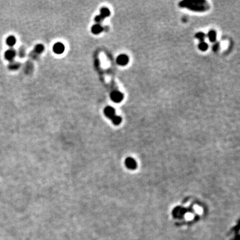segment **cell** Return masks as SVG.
I'll use <instances>...</instances> for the list:
<instances>
[{"label": "cell", "instance_id": "1", "mask_svg": "<svg viewBox=\"0 0 240 240\" xmlns=\"http://www.w3.org/2000/svg\"><path fill=\"white\" fill-rule=\"evenodd\" d=\"M180 6L196 11H203L207 8L205 1H183Z\"/></svg>", "mask_w": 240, "mask_h": 240}, {"label": "cell", "instance_id": "2", "mask_svg": "<svg viewBox=\"0 0 240 240\" xmlns=\"http://www.w3.org/2000/svg\"><path fill=\"white\" fill-rule=\"evenodd\" d=\"M111 99L115 103H120L123 99V95L118 91H113L111 93Z\"/></svg>", "mask_w": 240, "mask_h": 240}, {"label": "cell", "instance_id": "3", "mask_svg": "<svg viewBox=\"0 0 240 240\" xmlns=\"http://www.w3.org/2000/svg\"><path fill=\"white\" fill-rule=\"evenodd\" d=\"M129 62V58L126 55L122 54L117 57L116 62L120 66H126Z\"/></svg>", "mask_w": 240, "mask_h": 240}, {"label": "cell", "instance_id": "4", "mask_svg": "<svg viewBox=\"0 0 240 240\" xmlns=\"http://www.w3.org/2000/svg\"><path fill=\"white\" fill-rule=\"evenodd\" d=\"M65 50V47L63 43L61 42H57L53 46V52L56 54L60 55L63 53Z\"/></svg>", "mask_w": 240, "mask_h": 240}, {"label": "cell", "instance_id": "5", "mask_svg": "<svg viewBox=\"0 0 240 240\" xmlns=\"http://www.w3.org/2000/svg\"><path fill=\"white\" fill-rule=\"evenodd\" d=\"M125 165L130 170H135L137 167L136 162L131 157H128L125 161Z\"/></svg>", "mask_w": 240, "mask_h": 240}, {"label": "cell", "instance_id": "6", "mask_svg": "<svg viewBox=\"0 0 240 240\" xmlns=\"http://www.w3.org/2000/svg\"><path fill=\"white\" fill-rule=\"evenodd\" d=\"M104 113L106 116L108 118L112 119L115 115V110L113 107L111 106H107L104 110Z\"/></svg>", "mask_w": 240, "mask_h": 240}, {"label": "cell", "instance_id": "7", "mask_svg": "<svg viewBox=\"0 0 240 240\" xmlns=\"http://www.w3.org/2000/svg\"><path fill=\"white\" fill-rule=\"evenodd\" d=\"M16 51L13 49H9L6 51L5 53V57L7 60L11 62L16 56Z\"/></svg>", "mask_w": 240, "mask_h": 240}, {"label": "cell", "instance_id": "8", "mask_svg": "<svg viewBox=\"0 0 240 240\" xmlns=\"http://www.w3.org/2000/svg\"><path fill=\"white\" fill-rule=\"evenodd\" d=\"M92 32L95 35H98L103 31V27L100 24H95L91 28Z\"/></svg>", "mask_w": 240, "mask_h": 240}, {"label": "cell", "instance_id": "9", "mask_svg": "<svg viewBox=\"0 0 240 240\" xmlns=\"http://www.w3.org/2000/svg\"><path fill=\"white\" fill-rule=\"evenodd\" d=\"M111 15L110 11L108 8L107 7H102L100 10V15L103 17L105 19V18L109 17Z\"/></svg>", "mask_w": 240, "mask_h": 240}, {"label": "cell", "instance_id": "10", "mask_svg": "<svg viewBox=\"0 0 240 240\" xmlns=\"http://www.w3.org/2000/svg\"><path fill=\"white\" fill-rule=\"evenodd\" d=\"M6 43L8 46L13 47L16 43V39L13 36L8 37L6 40Z\"/></svg>", "mask_w": 240, "mask_h": 240}, {"label": "cell", "instance_id": "11", "mask_svg": "<svg viewBox=\"0 0 240 240\" xmlns=\"http://www.w3.org/2000/svg\"><path fill=\"white\" fill-rule=\"evenodd\" d=\"M207 37L211 42H214L216 40V33L214 30H211L207 34Z\"/></svg>", "mask_w": 240, "mask_h": 240}, {"label": "cell", "instance_id": "12", "mask_svg": "<svg viewBox=\"0 0 240 240\" xmlns=\"http://www.w3.org/2000/svg\"><path fill=\"white\" fill-rule=\"evenodd\" d=\"M20 63L16 61H11L10 62V65H8V68L10 70H17L20 67Z\"/></svg>", "mask_w": 240, "mask_h": 240}, {"label": "cell", "instance_id": "13", "mask_svg": "<svg viewBox=\"0 0 240 240\" xmlns=\"http://www.w3.org/2000/svg\"><path fill=\"white\" fill-rule=\"evenodd\" d=\"M198 48L201 51H206L208 49V45L205 41H202L198 44Z\"/></svg>", "mask_w": 240, "mask_h": 240}, {"label": "cell", "instance_id": "14", "mask_svg": "<svg viewBox=\"0 0 240 240\" xmlns=\"http://www.w3.org/2000/svg\"><path fill=\"white\" fill-rule=\"evenodd\" d=\"M111 121H112L113 124L115 125H118L119 124L121 123L122 122V118L120 116L115 115L113 117V118L111 119Z\"/></svg>", "mask_w": 240, "mask_h": 240}, {"label": "cell", "instance_id": "15", "mask_svg": "<svg viewBox=\"0 0 240 240\" xmlns=\"http://www.w3.org/2000/svg\"><path fill=\"white\" fill-rule=\"evenodd\" d=\"M45 50V47L42 44H38L35 47V51L37 53H41Z\"/></svg>", "mask_w": 240, "mask_h": 240}, {"label": "cell", "instance_id": "16", "mask_svg": "<svg viewBox=\"0 0 240 240\" xmlns=\"http://www.w3.org/2000/svg\"><path fill=\"white\" fill-rule=\"evenodd\" d=\"M195 37L198 40H200L201 42H202V41H203L205 39L206 35L205 33H203V32H198V33H197L195 35Z\"/></svg>", "mask_w": 240, "mask_h": 240}, {"label": "cell", "instance_id": "17", "mask_svg": "<svg viewBox=\"0 0 240 240\" xmlns=\"http://www.w3.org/2000/svg\"><path fill=\"white\" fill-rule=\"evenodd\" d=\"M103 20H104V18L100 15L96 16L95 17V21L96 22L97 24H99V23H101Z\"/></svg>", "mask_w": 240, "mask_h": 240}, {"label": "cell", "instance_id": "18", "mask_svg": "<svg viewBox=\"0 0 240 240\" xmlns=\"http://www.w3.org/2000/svg\"><path fill=\"white\" fill-rule=\"evenodd\" d=\"M219 48V43H215L212 46V50L214 51H216Z\"/></svg>", "mask_w": 240, "mask_h": 240}]
</instances>
